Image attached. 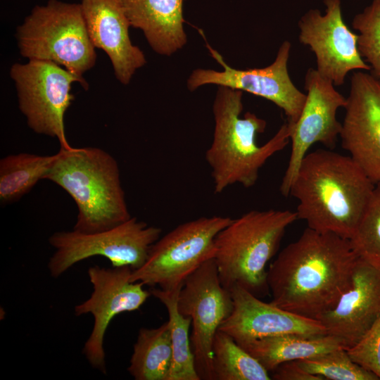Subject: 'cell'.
<instances>
[{"mask_svg": "<svg viewBox=\"0 0 380 380\" xmlns=\"http://www.w3.org/2000/svg\"><path fill=\"white\" fill-rule=\"evenodd\" d=\"M172 359L167 321L155 329H139L127 370L136 380H167Z\"/></svg>", "mask_w": 380, "mask_h": 380, "instance_id": "cell-21", "label": "cell"}, {"mask_svg": "<svg viewBox=\"0 0 380 380\" xmlns=\"http://www.w3.org/2000/svg\"><path fill=\"white\" fill-rule=\"evenodd\" d=\"M380 317V267L358 257L349 288L319 320L345 348L354 346Z\"/></svg>", "mask_w": 380, "mask_h": 380, "instance_id": "cell-17", "label": "cell"}, {"mask_svg": "<svg viewBox=\"0 0 380 380\" xmlns=\"http://www.w3.org/2000/svg\"><path fill=\"white\" fill-rule=\"evenodd\" d=\"M298 220L289 210L248 211L222 229L215 239L214 260L222 285H239L255 296L268 293L266 265L287 227Z\"/></svg>", "mask_w": 380, "mask_h": 380, "instance_id": "cell-5", "label": "cell"}, {"mask_svg": "<svg viewBox=\"0 0 380 380\" xmlns=\"http://www.w3.org/2000/svg\"><path fill=\"white\" fill-rule=\"evenodd\" d=\"M271 377L275 380H324L303 369L296 361L281 364L272 372Z\"/></svg>", "mask_w": 380, "mask_h": 380, "instance_id": "cell-29", "label": "cell"}, {"mask_svg": "<svg viewBox=\"0 0 380 380\" xmlns=\"http://www.w3.org/2000/svg\"><path fill=\"white\" fill-rule=\"evenodd\" d=\"M80 4L94 47L107 54L116 79L128 84L146 59L130 40L131 25L121 0H81Z\"/></svg>", "mask_w": 380, "mask_h": 380, "instance_id": "cell-18", "label": "cell"}, {"mask_svg": "<svg viewBox=\"0 0 380 380\" xmlns=\"http://www.w3.org/2000/svg\"><path fill=\"white\" fill-rule=\"evenodd\" d=\"M181 315L191 319V347L200 379L214 380L213 343L222 323L231 315V291L221 284L214 258L184 281L177 298Z\"/></svg>", "mask_w": 380, "mask_h": 380, "instance_id": "cell-10", "label": "cell"}, {"mask_svg": "<svg viewBox=\"0 0 380 380\" xmlns=\"http://www.w3.org/2000/svg\"><path fill=\"white\" fill-rule=\"evenodd\" d=\"M132 27L142 31L151 49L171 56L187 42L184 28L185 0H121Z\"/></svg>", "mask_w": 380, "mask_h": 380, "instance_id": "cell-19", "label": "cell"}, {"mask_svg": "<svg viewBox=\"0 0 380 380\" xmlns=\"http://www.w3.org/2000/svg\"><path fill=\"white\" fill-rule=\"evenodd\" d=\"M211 56L222 67L221 71L198 68L187 79V88L194 91L208 84L227 87L270 101L281 108L287 122L293 125L303 108L306 94L300 91L291 80L288 62L291 49L289 41L279 46L274 61L262 68L238 70L229 65L222 56L208 43Z\"/></svg>", "mask_w": 380, "mask_h": 380, "instance_id": "cell-11", "label": "cell"}, {"mask_svg": "<svg viewBox=\"0 0 380 380\" xmlns=\"http://www.w3.org/2000/svg\"><path fill=\"white\" fill-rule=\"evenodd\" d=\"M305 89L306 100L301 114L293 125H289L291 150L279 188L281 194L286 197L289 196L293 181L310 148L316 143L329 149L336 146L342 128L336 113L338 108H344L346 103V98L316 69L308 70L305 76Z\"/></svg>", "mask_w": 380, "mask_h": 380, "instance_id": "cell-13", "label": "cell"}, {"mask_svg": "<svg viewBox=\"0 0 380 380\" xmlns=\"http://www.w3.org/2000/svg\"><path fill=\"white\" fill-rule=\"evenodd\" d=\"M358 257L380 267V185H376L349 239Z\"/></svg>", "mask_w": 380, "mask_h": 380, "instance_id": "cell-26", "label": "cell"}, {"mask_svg": "<svg viewBox=\"0 0 380 380\" xmlns=\"http://www.w3.org/2000/svg\"><path fill=\"white\" fill-rule=\"evenodd\" d=\"M357 259L349 239L307 227L269 267L270 303L318 319L349 288Z\"/></svg>", "mask_w": 380, "mask_h": 380, "instance_id": "cell-1", "label": "cell"}, {"mask_svg": "<svg viewBox=\"0 0 380 380\" xmlns=\"http://www.w3.org/2000/svg\"><path fill=\"white\" fill-rule=\"evenodd\" d=\"M232 220L214 215L178 225L152 246L145 263L132 270L130 281L165 291L181 288L191 273L214 258L215 237Z\"/></svg>", "mask_w": 380, "mask_h": 380, "instance_id": "cell-7", "label": "cell"}, {"mask_svg": "<svg viewBox=\"0 0 380 380\" xmlns=\"http://www.w3.org/2000/svg\"><path fill=\"white\" fill-rule=\"evenodd\" d=\"M375 186L349 155L317 149L303 159L289 195L308 227L350 239Z\"/></svg>", "mask_w": 380, "mask_h": 380, "instance_id": "cell-2", "label": "cell"}, {"mask_svg": "<svg viewBox=\"0 0 380 380\" xmlns=\"http://www.w3.org/2000/svg\"><path fill=\"white\" fill-rule=\"evenodd\" d=\"M352 27L358 32L357 49L371 72L380 78V0H373L353 19Z\"/></svg>", "mask_w": 380, "mask_h": 380, "instance_id": "cell-27", "label": "cell"}, {"mask_svg": "<svg viewBox=\"0 0 380 380\" xmlns=\"http://www.w3.org/2000/svg\"><path fill=\"white\" fill-rule=\"evenodd\" d=\"M239 346L255 357L268 372H272L279 365L286 362L304 360L339 348H345L338 338L329 334L275 335Z\"/></svg>", "mask_w": 380, "mask_h": 380, "instance_id": "cell-20", "label": "cell"}, {"mask_svg": "<svg viewBox=\"0 0 380 380\" xmlns=\"http://www.w3.org/2000/svg\"><path fill=\"white\" fill-rule=\"evenodd\" d=\"M296 362L303 369L324 380H379L375 374L355 363L345 348Z\"/></svg>", "mask_w": 380, "mask_h": 380, "instance_id": "cell-25", "label": "cell"}, {"mask_svg": "<svg viewBox=\"0 0 380 380\" xmlns=\"http://www.w3.org/2000/svg\"><path fill=\"white\" fill-rule=\"evenodd\" d=\"M162 229L131 217L111 229L94 233L61 231L49 242L55 248L48 268L56 278L75 264L93 256H103L113 267L129 266L133 270L146 262L152 246L160 239Z\"/></svg>", "mask_w": 380, "mask_h": 380, "instance_id": "cell-8", "label": "cell"}, {"mask_svg": "<svg viewBox=\"0 0 380 380\" xmlns=\"http://www.w3.org/2000/svg\"><path fill=\"white\" fill-rule=\"evenodd\" d=\"M346 349L355 363L380 379V317L354 346Z\"/></svg>", "mask_w": 380, "mask_h": 380, "instance_id": "cell-28", "label": "cell"}, {"mask_svg": "<svg viewBox=\"0 0 380 380\" xmlns=\"http://www.w3.org/2000/svg\"><path fill=\"white\" fill-rule=\"evenodd\" d=\"M214 380H270L267 370L227 333L218 329L213 343Z\"/></svg>", "mask_w": 380, "mask_h": 380, "instance_id": "cell-24", "label": "cell"}, {"mask_svg": "<svg viewBox=\"0 0 380 380\" xmlns=\"http://www.w3.org/2000/svg\"><path fill=\"white\" fill-rule=\"evenodd\" d=\"M243 108L242 91L218 87L213 104V137L205 156L215 194L234 184L254 186L267 160L290 141L286 122L266 143L258 144L257 135L264 132L266 121L251 112L241 117Z\"/></svg>", "mask_w": 380, "mask_h": 380, "instance_id": "cell-3", "label": "cell"}, {"mask_svg": "<svg viewBox=\"0 0 380 380\" xmlns=\"http://www.w3.org/2000/svg\"><path fill=\"white\" fill-rule=\"evenodd\" d=\"M16 38L23 57L55 63L81 78L96 63L80 4L49 0L34 6Z\"/></svg>", "mask_w": 380, "mask_h": 380, "instance_id": "cell-6", "label": "cell"}, {"mask_svg": "<svg viewBox=\"0 0 380 380\" xmlns=\"http://www.w3.org/2000/svg\"><path fill=\"white\" fill-rule=\"evenodd\" d=\"M230 291L233 310L219 330L229 334L239 345L281 334H327L317 319L302 317L271 303L263 302L239 285H234Z\"/></svg>", "mask_w": 380, "mask_h": 380, "instance_id": "cell-16", "label": "cell"}, {"mask_svg": "<svg viewBox=\"0 0 380 380\" xmlns=\"http://www.w3.org/2000/svg\"><path fill=\"white\" fill-rule=\"evenodd\" d=\"M65 191L77 207L73 229L94 233L116 227L129 220L118 164L97 147L60 148L46 175Z\"/></svg>", "mask_w": 380, "mask_h": 380, "instance_id": "cell-4", "label": "cell"}, {"mask_svg": "<svg viewBox=\"0 0 380 380\" xmlns=\"http://www.w3.org/2000/svg\"><path fill=\"white\" fill-rule=\"evenodd\" d=\"M58 157V153L41 156L20 153L0 160V202L19 201L41 180L44 179Z\"/></svg>", "mask_w": 380, "mask_h": 380, "instance_id": "cell-22", "label": "cell"}, {"mask_svg": "<svg viewBox=\"0 0 380 380\" xmlns=\"http://www.w3.org/2000/svg\"><path fill=\"white\" fill-rule=\"evenodd\" d=\"M18 94V106L27 125L35 133L56 138L60 148H72L65 130V114L72 100V84L88 89L84 78L48 61L28 60L14 63L10 70Z\"/></svg>", "mask_w": 380, "mask_h": 380, "instance_id": "cell-9", "label": "cell"}, {"mask_svg": "<svg viewBox=\"0 0 380 380\" xmlns=\"http://www.w3.org/2000/svg\"><path fill=\"white\" fill-rule=\"evenodd\" d=\"M341 146L375 185H380V78L357 70L350 79Z\"/></svg>", "mask_w": 380, "mask_h": 380, "instance_id": "cell-15", "label": "cell"}, {"mask_svg": "<svg viewBox=\"0 0 380 380\" xmlns=\"http://www.w3.org/2000/svg\"><path fill=\"white\" fill-rule=\"evenodd\" d=\"M324 13L310 9L298 22L301 44L316 57L317 70L334 86L342 85L348 72L370 71L357 49V34L345 23L341 0H324Z\"/></svg>", "mask_w": 380, "mask_h": 380, "instance_id": "cell-14", "label": "cell"}, {"mask_svg": "<svg viewBox=\"0 0 380 380\" xmlns=\"http://www.w3.org/2000/svg\"><path fill=\"white\" fill-rule=\"evenodd\" d=\"M181 288L165 291L152 287L149 290L151 294L165 306L169 316L172 359L167 380H201L190 346L191 319L181 315L177 309V298Z\"/></svg>", "mask_w": 380, "mask_h": 380, "instance_id": "cell-23", "label": "cell"}, {"mask_svg": "<svg viewBox=\"0 0 380 380\" xmlns=\"http://www.w3.org/2000/svg\"><path fill=\"white\" fill-rule=\"evenodd\" d=\"M132 270L129 266L89 267L87 272L93 291L88 299L75 307L76 316L89 313L94 317L82 353L90 365L103 374L106 373L104 337L110 322L122 312L139 309L151 295L142 283L130 281Z\"/></svg>", "mask_w": 380, "mask_h": 380, "instance_id": "cell-12", "label": "cell"}]
</instances>
